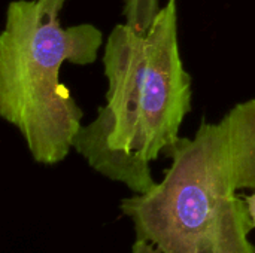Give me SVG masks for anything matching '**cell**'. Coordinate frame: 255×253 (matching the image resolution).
<instances>
[{"label":"cell","mask_w":255,"mask_h":253,"mask_svg":"<svg viewBox=\"0 0 255 253\" xmlns=\"http://www.w3.org/2000/svg\"><path fill=\"white\" fill-rule=\"evenodd\" d=\"M244 198H245V203H247V207H248V215H250V219H251V227H253V230H255V191L251 195H247Z\"/></svg>","instance_id":"277c9868"},{"label":"cell","mask_w":255,"mask_h":253,"mask_svg":"<svg viewBox=\"0 0 255 253\" xmlns=\"http://www.w3.org/2000/svg\"><path fill=\"white\" fill-rule=\"evenodd\" d=\"M69 0H10L0 34V116L43 166L66 160L84 112L60 79L64 63L93 64L103 33L90 22L64 27Z\"/></svg>","instance_id":"3957f363"},{"label":"cell","mask_w":255,"mask_h":253,"mask_svg":"<svg viewBox=\"0 0 255 253\" xmlns=\"http://www.w3.org/2000/svg\"><path fill=\"white\" fill-rule=\"evenodd\" d=\"M106 104L81 127L73 151L133 194L155 186L151 163L179 139L191 110V76L178 34V0H167L149 28L117 24L103 46Z\"/></svg>","instance_id":"6da1fadb"},{"label":"cell","mask_w":255,"mask_h":253,"mask_svg":"<svg viewBox=\"0 0 255 253\" xmlns=\"http://www.w3.org/2000/svg\"><path fill=\"white\" fill-rule=\"evenodd\" d=\"M172 163L146 194L121 200L131 253H255L242 189L255 191V121L227 112L167 152Z\"/></svg>","instance_id":"7a4b0ae2"}]
</instances>
